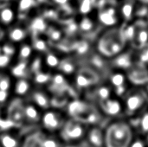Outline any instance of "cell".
I'll list each match as a JSON object with an SVG mask.
<instances>
[{"label":"cell","instance_id":"obj_1","mask_svg":"<svg viewBox=\"0 0 148 147\" xmlns=\"http://www.w3.org/2000/svg\"><path fill=\"white\" fill-rule=\"evenodd\" d=\"M132 141V128L125 121L113 122L104 132V146L106 147H129Z\"/></svg>","mask_w":148,"mask_h":147},{"label":"cell","instance_id":"obj_2","mask_svg":"<svg viewBox=\"0 0 148 147\" xmlns=\"http://www.w3.org/2000/svg\"><path fill=\"white\" fill-rule=\"evenodd\" d=\"M87 134V125L75 119L69 120L62 127V136L68 142H78Z\"/></svg>","mask_w":148,"mask_h":147},{"label":"cell","instance_id":"obj_3","mask_svg":"<svg viewBox=\"0 0 148 147\" xmlns=\"http://www.w3.org/2000/svg\"><path fill=\"white\" fill-rule=\"evenodd\" d=\"M147 94L140 90H135L126 94L125 110L128 114H134L142 108L146 103Z\"/></svg>","mask_w":148,"mask_h":147},{"label":"cell","instance_id":"obj_4","mask_svg":"<svg viewBox=\"0 0 148 147\" xmlns=\"http://www.w3.org/2000/svg\"><path fill=\"white\" fill-rule=\"evenodd\" d=\"M98 80V74L93 68H82L77 72L75 83L78 88H88L96 84Z\"/></svg>","mask_w":148,"mask_h":147},{"label":"cell","instance_id":"obj_5","mask_svg":"<svg viewBox=\"0 0 148 147\" xmlns=\"http://www.w3.org/2000/svg\"><path fill=\"white\" fill-rule=\"evenodd\" d=\"M42 121L44 127L49 131H56L58 129H61L64 125L62 114L55 111L47 112L42 116Z\"/></svg>","mask_w":148,"mask_h":147},{"label":"cell","instance_id":"obj_6","mask_svg":"<svg viewBox=\"0 0 148 147\" xmlns=\"http://www.w3.org/2000/svg\"><path fill=\"white\" fill-rule=\"evenodd\" d=\"M100 106L103 113L108 116H116L122 111V104L118 100L111 97L100 102Z\"/></svg>","mask_w":148,"mask_h":147},{"label":"cell","instance_id":"obj_7","mask_svg":"<svg viewBox=\"0 0 148 147\" xmlns=\"http://www.w3.org/2000/svg\"><path fill=\"white\" fill-rule=\"evenodd\" d=\"M127 76L121 72H116L111 75L110 82L117 95H123L127 93Z\"/></svg>","mask_w":148,"mask_h":147},{"label":"cell","instance_id":"obj_8","mask_svg":"<svg viewBox=\"0 0 148 147\" xmlns=\"http://www.w3.org/2000/svg\"><path fill=\"white\" fill-rule=\"evenodd\" d=\"M127 78L136 85H142L148 81V72L143 67H132Z\"/></svg>","mask_w":148,"mask_h":147},{"label":"cell","instance_id":"obj_9","mask_svg":"<svg viewBox=\"0 0 148 147\" xmlns=\"http://www.w3.org/2000/svg\"><path fill=\"white\" fill-rule=\"evenodd\" d=\"M87 141L91 147H102L104 146V133L98 127H93L87 134Z\"/></svg>","mask_w":148,"mask_h":147},{"label":"cell","instance_id":"obj_10","mask_svg":"<svg viewBox=\"0 0 148 147\" xmlns=\"http://www.w3.org/2000/svg\"><path fill=\"white\" fill-rule=\"evenodd\" d=\"M10 117L13 123H20L24 118L23 108L19 105H14L10 110Z\"/></svg>","mask_w":148,"mask_h":147},{"label":"cell","instance_id":"obj_11","mask_svg":"<svg viewBox=\"0 0 148 147\" xmlns=\"http://www.w3.org/2000/svg\"><path fill=\"white\" fill-rule=\"evenodd\" d=\"M111 92H112V89L109 87H107V86H99L98 88H95V90L94 92V94H95V97L100 102H101V101H103L110 98Z\"/></svg>","mask_w":148,"mask_h":147},{"label":"cell","instance_id":"obj_12","mask_svg":"<svg viewBox=\"0 0 148 147\" xmlns=\"http://www.w3.org/2000/svg\"><path fill=\"white\" fill-rule=\"evenodd\" d=\"M23 112H24V118L28 119L29 121L36 122L40 119L37 109L31 105H29L25 108H23Z\"/></svg>","mask_w":148,"mask_h":147},{"label":"cell","instance_id":"obj_13","mask_svg":"<svg viewBox=\"0 0 148 147\" xmlns=\"http://www.w3.org/2000/svg\"><path fill=\"white\" fill-rule=\"evenodd\" d=\"M33 100L39 107L42 108H47L49 105V100L48 95L42 92L35 93L33 95Z\"/></svg>","mask_w":148,"mask_h":147},{"label":"cell","instance_id":"obj_14","mask_svg":"<svg viewBox=\"0 0 148 147\" xmlns=\"http://www.w3.org/2000/svg\"><path fill=\"white\" fill-rule=\"evenodd\" d=\"M114 63H115L116 68H118L126 69V68H132L131 58L128 55H126L119 56L114 61Z\"/></svg>","mask_w":148,"mask_h":147},{"label":"cell","instance_id":"obj_15","mask_svg":"<svg viewBox=\"0 0 148 147\" xmlns=\"http://www.w3.org/2000/svg\"><path fill=\"white\" fill-rule=\"evenodd\" d=\"M29 89V82L24 79H20L16 84V94L18 95H24Z\"/></svg>","mask_w":148,"mask_h":147},{"label":"cell","instance_id":"obj_16","mask_svg":"<svg viewBox=\"0 0 148 147\" xmlns=\"http://www.w3.org/2000/svg\"><path fill=\"white\" fill-rule=\"evenodd\" d=\"M0 144L2 145L3 147H17L18 146V142L17 140L9 135V134H4L0 137Z\"/></svg>","mask_w":148,"mask_h":147},{"label":"cell","instance_id":"obj_17","mask_svg":"<svg viewBox=\"0 0 148 147\" xmlns=\"http://www.w3.org/2000/svg\"><path fill=\"white\" fill-rule=\"evenodd\" d=\"M52 87L54 89L63 90V88L67 87L64 77L62 75H56L52 80Z\"/></svg>","mask_w":148,"mask_h":147},{"label":"cell","instance_id":"obj_18","mask_svg":"<svg viewBox=\"0 0 148 147\" xmlns=\"http://www.w3.org/2000/svg\"><path fill=\"white\" fill-rule=\"evenodd\" d=\"M13 11L10 9H3V10H1L0 12V19L2 20L3 23H9L13 20Z\"/></svg>","mask_w":148,"mask_h":147},{"label":"cell","instance_id":"obj_19","mask_svg":"<svg viewBox=\"0 0 148 147\" xmlns=\"http://www.w3.org/2000/svg\"><path fill=\"white\" fill-rule=\"evenodd\" d=\"M25 36V33L24 31L22 29H19V28H16L15 29H13L10 34V37L12 41L14 42H19L21 41Z\"/></svg>","mask_w":148,"mask_h":147},{"label":"cell","instance_id":"obj_20","mask_svg":"<svg viewBox=\"0 0 148 147\" xmlns=\"http://www.w3.org/2000/svg\"><path fill=\"white\" fill-rule=\"evenodd\" d=\"M100 19L106 25H114L116 23V19L114 18V16H110L107 12L101 13L100 14Z\"/></svg>","mask_w":148,"mask_h":147},{"label":"cell","instance_id":"obj_21","mask_svg":"<svg viewBox=\"0 0 148 147\" xmlns=\"http://www.w3.org/2000/svg\"><path fill=\"white\" fill-rule=\"evenodd\" d=\"M60 68H61V70L63 73L69 75V74H71V73H73L75 71V65L71 62H67L66 61V62H63L61 63Z\"/></svg>","mask_w":148,"mask_h":147},{"label":"cell","instance_id":"obj_22","mask_svg":"<svg viewBox=\"0 0 148 147\" xmlns=\"http://www.w3.org/2000/svg\"><path fill=\"white\" fill-rule=\"evenodd\" d=\"M10 86V79L6 76L0 75V91H4L7 92L9 90Z\"/></svg>","mask_w":148,"mask_h":147},{"label":"cell","instance_id":"obj_23","mask_svg":"<svg viewBox=\"0 0 148 147\" xmlns=\"http://www.w3.org/2000/svg\"><path fill=\"white\" fill-rule=\"evenodd\" d=\"M26 63L25 62H20L16 67H15L12 70L13 75H16V76H21L25 73L26 70Z\"/></svg>","mask_w":148,"mask_h":147},{"label":"cell","instance_id":"obj_24","mask_svg":"<svg viewBox=\"0 0 148 147\" xmlns=\"http://www.w3.org/2000/svg\"><path fill=\"white\" fill-rule=\"evenodd\" d=\"M139 126L140 127V130L143 133H148V113L140 117Z\"/></svg>","mask_w":148,"mask_h":147},{"label":"cell","instance_id":"obj_25","mask_svg":"<svg viewBox=\"0 0 148 147\" xmlns=\"http://www.w3.org/2000/svg\"><path fill=\"white\" fill-rule=\"evenodd\" d=\"M46 62L47 64L50 67V68H56L59 62H58V59L56 55H52V54H49L47 55V58H46Z\"/></svg>","mask_w":148,"mask_h":147},{"label":"cell","instance_id":"obj_26","mask_svg":"<svg viewBox=\"0 0 148 147\" xmlns=\"http://www.w3.org/2000/svg\"><path fill=\"white\" fill-rule=\"evenodd\" d=\"M59 142L55 139H46L42 141V147H59Z\"/></svg>","mask_w":148,"mask_h":147},{"label":"cell","instance_id":"obj_27","mask_svg":"<svg viewBox=\"0 0 148 147\" xmlns=\"http://www.w3.org/2000/svg\"><path fill=\"white\" fill-rule=\"evenodd\" d=\"M30 54H31V48L29 45H24L20 49V57L23 60H25V59L29 58Z\"/></svg>","mask_w":148,"mask_h":147},{"label":"cell","instance_id":"obj_28","mask_svg":"<svg viewBox=\"0 0 148 147\" xmlns=\"http://www.w3.org/2000/svg\"><path fill=\"white\" fill-rule=\"evenodd\" d=\"M36 81L37 83H40V84H43L45 82H48L49 80V76L46 74H43V73H38L36 74Z\"/></svg>","mask_w":148,"mask_h":147},{"label":"cell","instance_id":"obj_29","mask_svg":"<svg viewBox=\"0 0 148 147\" xmlns=\"http://www.w3.org/2000/svg\"><path fill=\"white\" fill-rule=\"evenodd\" d=\"M32 27H33V29H34L35 30H40V31H41V30H43V29H44V28H45V23H44V22H43L42 19L37 18V19H36V20L34 21Z\"/></svg>","mask_w":148,"mask_h":147},{"label":"cell","instance_id":"obj_30","mask_svg":"<svg viewBox=\"0 0 148 147\" xmlns=\"http://www.w3.org/2000/svg\"><path fill=\"white\" fill-rule=\"evenodd\" d=\"M33 3H34V0H21L19 7L21 10H24L30 8L33 5Z\"/></svg>","mask_w":148,"mask_h":147},{"label":"cell","instance_id":"obj_31","mask_svg":"<svg viewBox=\"0 0 148 147\" xmlns=\"http://www.w3.org/2000/svg\"><path fill=\"white\" fill-rule=\"evenodd\" d=\"M91 8V1L90 0H83L81 5V11L82 13H87L90 10Z\"/></svg>","mask_w":148,"mask_h":147},{"label":"cell","instance_id":"obj_32","mask_svg":"<svg viewBox=\"0 0 148 147\" xmlns=\"http://www.w3.org/2000/svg\"><path fill=\"white\" fill-rule=\"evenodd\" d=\"M81 27L83 30L87 31V30H89L92 27V23L88 19V18H85L82 20V23H81Z\"/></svg>","mask_w":148,"mask_h":147},{"label":"cell","instance_id":"obj_33","mask_svg":"<svg viewBox=\"0 0 148 147\" xmlns=\"http://www.w3.org/2000/svg\"><path fill=\"white\" fill-rule=\"evenodd\" d=\"M10 62V56L6 55H0V68L7 66Z\"/></svg>","mask_w":148,"mask_h":147},{"label":"cell","instance_id":"obj_34","mask_svg":"<svg viewBox=\"0 0 148 147\" xmlns=\"http://www.w3.org/2000/svg\"><path fill=\"white\" fill-rule=\"evenodd\" d=\"M148 40V33L147 31H141L139 35V42L140 44H145Z\"/></svg>","mask_w":148,"mask_h":147},{"label":"cell","instance_id":"obj_35","mask_svg":"<svg viewBox=\"0 0 148 147\" xmlns=\"http://www.w3.org/2000/svg\"><path fill=\"white\" fill-rule=\"evenodd\" d=\"M132 5L130 4H126L124 7H123V14L126 17H130L131 14H132Z\"/></svg>","mask_w":148,"mask_h":147},{"label":"cell","instance_id":"obj_36","mask_svg":"<svg viewBox=\"0 0 148 147\" xmlns=\"http://www.w3.org/2000/svg\"><path fill=\"white\" fill-rule=\"evenodd\" d=\"M34 46H35V48H36V49H38V50H44V49H46V44H45V42H44L43 41H42V40H37V41L35 42Z\"/></svg>","mask_w":148,"mask_h":147},{"label":"cell","instance_id":"obj_37","mask_svg":"<svg viewBox=\"0 0 148 147\" xmlns=\"http://www.w3.org/2000/svg\"><path fill=\"white\" fill-rule=\"evenodd\" d=\"M129 147H146V144L142 140L137 139V140L132 141Z\"/></svg>","mask_w":148,"mask_h":147},{"label":"cell","instance_id":"obj_38","mask_svg":"<svg viewBox=\"0 0 148 147\" xmlns=\"http://www.w3.org/2000/svg\"><path fill=\"white\" fill-rule=\"evenodd\" d=\"M88 49V45L86 43H82L77 46V50L80 54H84Z\"/></svg>","mask_w":148,"mask_h":147},{"label":"cell","instance_id":"obj_39","mask_svg":"<svg viewBox=\"0 0 148 147\" xmlns=\"http://www.w3.org/2000/svg\"><path fill=\"white\" fill-rule=\"evenodd\" d=\"M8 98V93L4 91H0V103L4 102Z\"/></svg>","mask_w":148,"mask_h":147},{"label":"cell","instance_id":"obj_40","mask_svg":"<svg viewBox=\"0 0 148 147\" xmlns=\"http://www.w3.org/2000/svg\"><path fill=\"white\" fill-rule=\"evenodd\" d=\"M134 28L133 27H129L127 29V31H126V36H127V37H132L133 36H134Z\"/></svg>","mask_w":148,"mask_h":147},{"label":"cell","instance_id":"obj_41","mask_svg":"<svg viewBox=\"0 0 148 147\" xmlns=\"http://www.w3.org/2000/svg\"><path fill=\"white\" fill-rule=\"evenodd\" d=\"M61 36V33L59 31H54L52 34H51V38L53 40H58Z\"/></svg>","mask_w":148,"mask_h":147},{"label":"cell","instance_id":"obj_42","mask_svg":"<svg viewBox=\"0 0 148 147\" xmlns=\"http://www.w3.org/2000/svg\"><path fill=\"white\" fill-rule=\"evenodd\" d=\"M107 13L109 14L110 16H114V10L113 9H108V11H107Z\"/></svg>","mask_w":148,"mask_h":147},{"label":"cell","instance_id":"obj_43","mask_svg":"<svg viewBox=\"0 0 148 147\" xmlns=\"http://www.w3.org/2000/svg\"><path fill=\"white\" fill-rule=\"evenodd\" d=\"M58 3H65L67 2V0H56Z\"/></svg>","mask_w":148,"mask_h":147},{"label":"cell","instance_id":"obj_44","mask_svg":"<svg viewBox=\"0 0 148 147\" xmlns=\"http://www.w3.org/2000/svg\"><path fill=\"white\" fill-rule=\"evenodd\" d=\"M147 144L148 145V134H147Z\"/></svg>","mask_w":148,"mask_h":147}]
</instances>
